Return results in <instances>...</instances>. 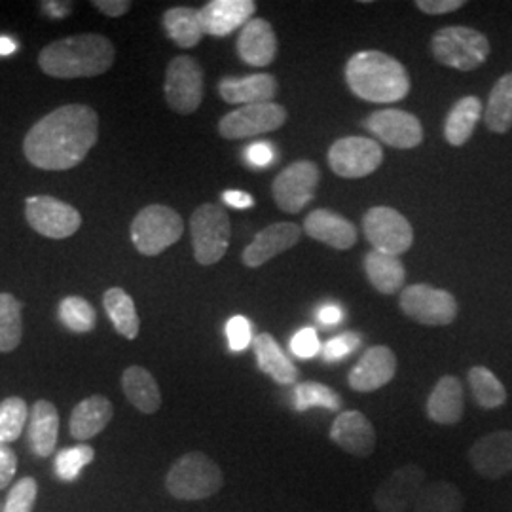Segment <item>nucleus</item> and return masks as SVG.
Instances as JSON below:
<instances>
[{
    "instance_id": "1",
    "label": "nucleus",
    "mask_w": 512,
    "mask_h": 512,
    "mask_svg": "<svg viewBox=\"0 0 512 512\" xmlns=\"http://www.w3.org/2000/svg\"><path fill=\"white\" fill-rule=\"evenodd\" d=\"M99 137V116L88 105H65L38 120L23 141L25 158L38 169L67 171L82 164Z\"/></svg>"
},
{
    "instance_id": "2",
    "label": "nucleus",
    "mask_w": 512,
    "mask_h": 512,
    "mask_svg": "<svg viewBox=\"0 0 512 512\" xmlns=\"http://www.w3.org/2000/svg\"><path fill=\"white\" fill-rule=\"evenodd\" d=\"M116 50L103 35H76L48 44L40 55L42 73L54 78H92L112 67Z\"/></svg>"
},
{
    "instance_id": "3",
    "label": "nucleus",
    "mask_w": 512,
    "mask_h": 512,
    "mask_svg": "<svg viewBox=\"0 0 512 512\" xmlns=\"http://www.w3.org/2000/svg\"><path fill=\"white\" fill-rule=\"evenodd\" d=\"M346 82L351 92L370 103H397L410 92V76L403 63L378 50L351 55Z\"/></svg>"
},
{
    "instance_id": "4",
    "label": "nucleus",
    "mask_w": 512,
    "mask_h": 512,
    "mask_svg": "<svg viewBox=\"0 0 512 512\" xmlns=\"http://www.w3.org/2000/svg\"><path fill=\"white\" fill-rule=\"evenodd\" d=\"M224 484L219 465L202 452H188L177 459L165 476V488L175 499L202 501L217 494Z\"/></svg>"
},
{
    "instance_id": "5",
    "label": "nucleus",
    "mask_w": 512,
    "mask_h": 512,
    "mask_svg": "<svg viewBox=\"0 0 512 512\" xmlns=\"http://www.w3.org/2000/svg\"><path fill=\"white\" fill-rule=\"evenodd\" d=\"M431 50L440 65L467 73L486 63L492 46L484 33L456 25L439 29L431 38Z\"/></svg>"
},
{
    "instance_id": "6",
    "label": "nucleus",
    "mask_w": 512,
    "mask_h": 512,
    "mask_svg": "<svg viewBox=\"0 0 512 512\" xmlns=\"http://www.w3.org/2000/svg\"><path fill=\"white\" fill-rule=\"evenodd\" d=\"M181 215L162 203H152L137 213L131 222V241L145 256H158L183 238Z\"/></svg>"
},
{
    "instance_id": "7",
    "label": "nucleus",
    "mask_w": 512,
    "mask_h": 512,
    "mask_svg": "<svg viewBox=\"0 0 512 512\" xmlns=\"http://www.w3.org/2000/svg\"><path fill=\"white\" fill-rule=\"evenodd\" d=\"M190 236L194 247V258L202 266H211L226 255L232 224L226 209L215 203H203L190 219Z\"/></svg>"
},
{
    "instance_id": "8",
    "label": "nucleus",
    "mask_w": 512,
    "mask_h": 512,
    "mask_svg": "<svg viewBox=\"0 0 512 512\" xmlns=\"http://www.w3.org/2000/svg\"><path fill=\"white\" fill-rule=\"evenodd\" d=\"M366 241L374 251L384 255L401 256L414 245L412 224L391 207H372L363 219Z\"/></svg>"
},
{
    "instance_id": "9",
    "label": "nucleus",
    "mask_w": 512,
    "mask_h": 512,
    "mask_svg": "<svg viewBox=\"0 0 512 512\" xmlns=\"http://www.w3.org/2000/svg\"><path fill=\"white\" fill-rule=\"evenodd\" d=\"M401 310L406 317L425 327H444L456 321L459 306L454 294L418 283L401 293Z\"/></svg>"
},
{
    "instance_id": "10",
    "label": "nucleus",
    "mask_w": 512,
    "mask_h": 512,
    "mask_svg": "<svg viewBox=\"0 0 512 512\" xmlns=\"http://www.w3.org/2000/svg\"><path fill=\"white\" fill-rule=\"evenodd\" d=\"M165 101L177 114H194L203 99V69L190 55H179L167 65Z\"/></svg>"
},
{
    "instance_id": "11",
    "label": "nucleus",
    "mask_w": 512,
    "mask_h": 512,
    "mask_svg": "<svg viewBox=\"0 0 512 512\" xmlns=\"http://www.w3.org/2000/svg\"><path fill=\"white\" fill-rule=\"evenodd\" d=\"M25 219L35 232L50 239L71 238L82 226V215L78 209L54 196L27 198Z\"/></svg>"
},
{
    "instance_id": "12",
    "label": "nucleus",
    "mask_w": 512,
    "mask_h": 512,
    "mask_svg": "<svg viewBox=\"0 0 512 512\" xmlns=\"http://www.w3.org/2000/svg\"><path fill=\"white\" fill-rule=\"evenodd\" d=\"M319 179V167L310 160H298L285 167L272 184L277 207L289 215L300 213L315 198Z\"/></svg>"
},
{
    "instance_id": "13",
    "label": "nucleus",
    "mask_w": 512,
    "mask_h": 512,
    "mask_svg": "<svg viewBox=\"0 0 512 512\" xmlns=\"http://www.w3.org/2000/svg\"><path fill=\"white\" fill-rule=\"evenodd\" d=\"M382 162V145L366 137L338 139L329 150L330 169L342 179H361L372 175Z\"/></svg>"
},
{
    "instance_id": "14",
    "label": "nucleus",
    "mask_w": 512,
    "mask_h": 512,
    "mask_svg": "<svg viewBox=\"0 0 512 512\" xmlns=\"http://www.w3.org/2000/svg\"><path fill=\"white\" fill-rule=\"evenodd\" d=\"M287 122V110L277 103H258L245 105L232 110L220 118V137L228 141L251 139L262 133H270L281 128Z\"/></svg>"
},
{
    "instance_id": "15",
    "label": "nucleus",
    "mask_w": 512,
    "mask_h": 512,
    "mask_svg": "<svg viewBox=\"0 0 512 512\" xmlns=\"http://www.w3.org/2000/svg\"><path fill=\"white\" fill-rule=\"evenodd\" d=\"M365 128L384 145L399 150L420 147L423 141L420 118L404 110L387 109L372 112L366 118Z\"/></svg>"
},
{
    "instance_id": "16",
    "label": "nucleus",
    "mask_w": 512,
    "mask_h": 512,
    "mask_svg": "<svg viewBox=\"0 0 512 512\" xmlns=\"http://www.w3.org/2000/svg\"><path fill=\"white\" fill-rule=\"evenodd\" d=\"M425 486V471L416 463L403 465L393 471L378 486L374 494V505L380 512H408Z\"/></svg>"
},
{
    "instance_id": "17",
    "label": "nucleus",
    "mask_w": 512,
    "mask_h": 512,
    "mask_svg": "<svg viewBox=\"0 0 512 512\" xmlns=\"http://www.w3.org/2000/svg\"><path fill=\"white\" fill-rule=\"evenodd\" d=\"M476 473L490 480L512 473V431H495L476 440L469 450Z\"/></svg>"
},
{
    "instance_id": "18",
    "label": "nucleus",
    "mask_w": 512,
    "mask_h": 512,
    "mask_svg": "<svg viewBox=\"0 0 512 512\" xmlns=\"http://www.w3.org/2000/svg\"><path fill=\"white\" fill-rule=\"evenodd\" d=\"M330 440L344 452L357 458H368L376 448V431L365 414L357 410L340 412L330 427Z\"/></svg>"
},
{
    "instance_id": "19",
    "label": "nucleus",
    "mask_w": 512,
    "mask_h": 512,
    "mask_svg": "<svg viewBox=\"0 0 512 512\" xmlns=\"http://www.w3.org/2000/svg\"><path fill=\"white\" fill-rule=\"evenodd\" d=\"M397 374V357L385 346H374L365 351L359 363L351 368L348 382L359 393H370L389 384Z\"/></svg>"
},
{
    "instance_id": "20",
    "label": "nucleus",
    "mask_w": 512,
    "mask_h": 512,
    "mask_svg": "<svg viewBox=\"0 0 512 512\" xmlns=\"http://www.w3.org/2000/svg\"><path fill=\"white\" fill-rule=\"evenodd\" d=\"M256 12L253 0H211L200 10L205 35L222 38L243 29Z\"/></svg>"
},
{
    "instance_id": "21",
    "label": "nucleus",
    "mask_w": 512,
    "mask_h": 512,
    "mask_svg": "<svg viewBox=\"0 0 512 512\" xmlns=\"http://www.w3.org/2000/svg\"><path fill=\"white\" fill-rule=\"evenodd\" d=\"M302 236L300 226L294 222H277L256 234L253 243L245 247L241 260L249 268H260L274 256L281 255L294 247Z\"/></svg>"
},
{
    "instance_id": "22",
    "label": "nucleus",
    "mask_w": 512,
    "mask_h": 512,
    "mask_svg": "<svg viewBox=\"0 0 512 512\" xmlns=\"http://www.w3.org/2000/svg\"><path fill=\"white\" fill-rule=\"evenodd\" d=\"M239 59L249 67H268L277 55V37L268 19L253 18L239 33Z\"/></svg>"
},
{
    "instance_id": "23",
    "label": "nucleus",
    "mask_w": 512,
    "mask_h": 512,
    "mask_svg": "<svg viewBox=\"0 0 512 512\" xmlns=\"http://www.w3.org/2000/svg\"><path fill=\"white\" fill-rule=\"evenodd\" d=\"M277 80L272 74L256 73L234 78L226 76L219 82V93L222 101L230 105H258V103H272L277 95Z\"/></svg>"
},
{
    "instance_id": "24",
    "label": "nucleus",
    "mask_w": 512,
    "mask_h": 512,
    "mask_svg": "<svg viewBox=\"0 0 512 512\" xmlns=\"http://www.w3.org/2000/svg\"><path fill=\"white\" fill-rule=\"evenodd\" d=\"M304 230L311 239L321 241L338 251H348L357 243L355 224L329 209L311 211L304 220Z\"/></svg>"
},
{
    "instance_id": "25",
    "label": "nucleus",
    "mask_w": 512,
    "mask_h": 512,
    "mask_svg": "<svg viewBox=\"0 0 512 512\" xmlns=\"http://www.w3.org/2000/svg\"><path fill=\"white\" fill-rule=\"evenodd\" d=\"M465 412L463 387L456 376H442L427 399V416L439 425H456Z\"/></svg>"
},
{
    "instance_id": "26",
    "label": "nucleus",
    "mask_w": 512,
    "mask_h": 512,
    "mask_svg": "<svg viewBox=\"0 0 512 512\" xmlns=\"http://www.w3.org/2000/svg\"><path fill=\"white\" fill-rule=\"evenodd\" d=\"M114 408L107 397L92 395L74 406L69 431L76 440H90L97 437L109 425Z\"/></svg>"
},
{
    "instance_id": "27",
    "label": "nucleus",
    "mask_w": 512,
    "mask_h": 512,
    "mask_svg": "<svg viewBox=\"0 0 512 512\" xmlns=\"http://www.w3.org/2000/svg\"><path fill=\"white\" fill-rule=\"evenodd\" d=\"M258 368L268 374L275 384L293 385L298 380V370L293 361L283 353L274 336L268 332L258 334L253 340Z\"/></svg>"
},
{
    "instance_id": "28",
    "label": "nucleus",
    "mask_w": 512,
    "mask_h": 512,
    "mask_svg": "<svg viewBox=\"0 0 512 512\" xmlns=\"http://www.w3.org/2000/svg\"><path fill=\"white\" fill-rule=\"evenodd\" d=\"M122 389L129 403L143 414H156L162 406V393L158 382L143 366H129L124 370Z\"/></svg>"
},
{
    "instance_id": "29",
    "label": "nucleus",
    "mask_w": 512,
    "mask_h": 512,
    "mask_svg": "<svg viewBox=\"0 0 512 512\" xmlns=\"http://www.w3.org/2000/svg\"><path fill=\"white\" fill-rule=\"evenodd\" d=\"M484 116L482 101L476 95L459 99L450 109L444 122V139L452 147H463L475 133L478 120Z\"/></svg>"
},
{
    "instance_id": "30",
    "label": "nucleus",
    "mask_w": 512,
    "mask_h": 512,
    "mask_svg": "<svg viewBox=\"0 0 512 512\" xmlns=\"http://www.w3.org/2000/svg\"><path fill=\"white\" fill-rule=\"evenodd\" d=\"M29 437L38 458H48L54 454L59 437V412L50 401H37L33 404Z\"/></svg>"
},
{
    "instance_id": "31",
    "label": "nucleus",
    "mask_w": 512,
    "mask_h": 512,
    "mask_svg": "<svg viewBox=\"0 0 512 512\" xmlns=\"http://www.w3.org/2000/svg\"><path fill=\"white\" fill-rule=\"evenodd\" d=\"M162 21H164L167 37L183 50L198 46L205 35L202 16H200V10L196 8H188V6L169 8Z\"/></svg>"
},
{
    "instance_id": "32",
    "label": "nucleus",
    "mask_w": 512,
    "mask_h": 512,
    "mask_svg": "<svg viewBox=\"0 0 512 512\" xmlns=\"http://www.w3.org/2000/svg\"><path fill=\"white\" fill-rule=\"evenodd\" d=\"M365 272L372 287L382 294H397L406 281V270L399 256L384 255L378 251L368 253Z\"/></svg>"
},
{
    "instance_id": "33",
    "label": "nucleus",
    "mask_w": 512,
    "mask_h": 512,
    "mask_svg": "<svg viewBox=\"0 0 512 512\" xmlns=\"http://www.w3.org/2000/svg\"><path fill=\"white\" fill-rule=\"evenodd\" d=\"M103 306L112 321V327L120 336H124L128 340H135L139 336L141 319H139L133 298L124 289H120V287L109 289L103 296Z\"/></svg>"
},
{
    "instance_id": "34",
    "label": "nucleus",
    "mask_w": 512,
    "mask_h": 512,
    "mask_svg": "<svg viewBox=\"0 0 512 512\" xmlns=\"http://www.w3.org/2000/svg\"><path fill=\"white\" fill-rule=\"evenodd\" d=\"M484 124L494 133H509L512 128V73L501 76L492 88L484 110Z\"/></svg>"
},
{
    "instance_id": "35",
    "label": "nucleus",
    "mask_w": 512,
    "mask_h": 512,
    "mask_svg": "<svg viewBox=\"0 0 512 512\" xmlns=\"http://www.w3.org/2000/svg\"><path fill=\"white\" fill-rule=\"evenodd\" d=\"M465 497L456 484L439 480L425 482L420 495L414 503V512H463Z\"/></svg>"
},
{
    "instance_id": "36",
    "label": "nucleus",
    "mask_w": 512,
    "mask_h": 512,
    "mask_svg": "<svg viewBox=\"0 0 512 512\" xmlns=\"http://www.w3.org/2000/svg\"><path fill=\"white\" fill-rule=\"evenodd\" d=\"M469 385L476 403L484 410H495L507 403V389L486 366H473L469 370Z\"/></svg>"
},
{
    "instance_id": "37",
    "label": "nucleus",
    "mask_w": 512,
    "mask_h": 512,
    "mask_svg": "<svg viewBox=\"0 0 512 512\" xmlns=\"http://www.w3.org/2000/svg\"><path fill=\"white\" fill-rule=\"evenodd\" d=\"M23 336L21 302L14 294L0 293V353L18 349Z\"/></svg>"
},
{
    "instance_id": "38",
    "label": "nucleus",
    "mask_w": 512,
    "mask_h": 512,
    "mask_svg": "<svg viewBox=\"0 0 512 512\" xmlns=\"http://www.w3.org/2000/svg\"><path fill=\"white\" fill-rule=\"evenodd\" d=\"M310 408H327L332 412H338L342 408V397L332 391L329 385L306 382L296 385L294 389V410L306 412Z\"/></svg>"
},
{
    "instance_id": "39",
    "label": "nucleus",
    "mask_w": 512,
    "mask_h": 512,
    "mask_svg": "<svg viewBox=\"0 0 512 512\" xmlns=\"http://www.w3.org/2000/svg\"><path fill=\"white\" fill-rule=\"evenodd\" d=\"M59 319L67 329L84 334L95 329L97 313L88 300L80 296H67L59 304Z\"/></svg>"
},
{
    "instance_id": "40",
    "label": "nucleus",
    "mask_w": 512,
    "mask_h": 512,
    "mask_svg": "<svg viewBox=\"0 0 512 512\" xmlns=\"http://www.w3.org/2000/svg\"><path fill=\"white\" fill-rule=\"evenodd\" d=\"M29 418L27 403L19 397H8L0 403V442L12 444L21 437Z\"/></svg>"
},
{
    "instance_id": "41",
    "label": "nucleus",
    "mask_w": 512,
    "mask_h": 512,
    "mask_svg": "<svg viewBox=\"0 0 512 512\" xmlns=\"http://www.w3.org/2000/svg\"><path fill=\"white\" fill-rule=\"evenodd\" d=\"M93 458H95V450L88 444L65 448L55 458V473L61 480L73 482L80 475V471L92 463Z\"/></svg>"
},
{
    "instance_id": "42",
    "label": "nucleus",
    "mask_w": 512,
    "mask_h": 512,
    "mask_svg": "<svg viewBox=\"0 0 512 512\" xmlns=\"http://www.w3.org/2000/svg\"><path fill=\"white\" fill-rule=\"evenodd\" d=\"M38 484L33 476H25L14 484L2 512H33L37 501Z\"/></svg>"
},
{
    "instance_id": "43",
    "label": "nucleus",
    "mask_w": 512,
    "mask_h": 512,
    "mask_svg": "<svg viewBox=\"0 0 512 512\" xmlns=\"http://www.w3.org/2000/svg\"><path fill=\"white\" fill-rule=\"evenodd\" d=\"M226 336H228V346L234 351H245L253 344V329H251V321L243 315H234L228 323H226Z\"/></svg>"
},
{
    "instance_id": "44",
    "label": "nucleus",
    "mask_w": 512,
    "mask_h": 512,
    "mask_svg": "<svg viewBox=\"0 0 512 512\" xmlns=\"http://www.w3.org/2000/svg\"><path fill=\"white\" fill-rule=\"evenodd\" d=\"M359 346H361V336L357 332H344V334L329 340L321 349V353H323L325 361L332 363V361H342Z\"/></svg>"
},
{
    "instance_id": "45",
    "label": "nucleus",
    "mask_w": 512,
    "mask_h": 512,
    "mask_svg": "<svg viewBox=\"0 0 512 512\" xmlns=\"http://www.w3.org/2000/svg\"><path fill=\"white\" fill-rule=\"evenodd\" d=\"M291 351H293L294 357L298 359H313L315 355L321 353V342H319V336L315 330L306 327V329H300L293 336L291 340Z\"/></svg>"
},
{
    "instance_id": "46",
    "label": "nucleus",
    "mask_w": 512,
    "mask_h": 512,
    "mask_svg": "<svg viewBox=\"0 0 512 512\" xmlns=\"http://www.w3.org/2000/svg\"><path fill=\"white\" fill-rule=\"evenodd\" d=\"M16 471H18V456L8 444L0 442V490L10 486Z\"/></svg>"
},
{
    "instance_id": "47",
    "label": "nucleus",
    "mask_w": 512,
    "mask_h": 512,
    "mask_svg": "<svg viewBox=\"0 0 512 512\" xmlns=\"http://www.w3.org/2000/svg\"><path fill=\"white\" fill-rule=\"evenodd\" d=\"M467 2L465 0H418L416 6L420 8L423 14L429 16H442V14H452L459 8H463Z\"/></svg>"
},
{
    "instance_id": "48",
    "label": "nucleus",
    "mask_w": 512,
    "mask_h": 512,
    "mask_svg": "<svg viewBox=\"0 0 512 512\" xmlns=\"http://www.w3.org/2000/svg\"><path fill=\"white\" fill-rule=\"evenodd\" d=\"M245 158L253 167H268V165L274 162L275 148L270 143H266V141L253 143L251 147L247 148Z\"/></svg>"
},
{
    "instance_id": "49",
    "label": "nucleus",
    "mask_w": 512,
    "mask_h": 512,
    "mask_svg": "<svg viewBox=\"0 0 512 512\" xmlns=\"http://www.w3.org/2000/svg\"><path fill=\"white\" fill-rule=\"evenodd\" d=\"M93 6H95L101 14L109 16V18H120V16L128 14L133 4H131L129 0H95Z\"/></svg>"
},
{
    "instance_id": "50",
    "label": "nucleus",
    "mask_w": 512,
    "mask_h": 512,
    "mask_svg": "<svg viewBox=\"0 0 512 512\" xmlns=\"http://www.w3.org/2000/svg\"><path fill=\"white\" fill-rule=\"evenodd\" d=\"M222 200H224L226 205L236 207V209H249V207L255 205L253 196L247 194V192H241V190H226V192L222 194Z\"/></svg>"
},
{
    "instance_id": "51",
    "label": "nucleus",
    "mask_w": 512,
    "mask_h": 512,
    "mask_svg": "<svg viewBox=\"0 0 512 512\" xmlns=\"http://www.w3.org/2000/svg\"><path fill=\"white\" fill-rule=\"evenodd\" d=\"M317 319H319L323 325H327V327L338 325V323L342 321V310H340L338 306H334V304H330V306H323V308L319 310Z\"/></svg>"
},
{
    "instance_id": "52",
    "label": "nucleus",
    "mask_w": 512,
    "mask_h": 512,
    "mask_svg": "<svg viewBox=\"0 0 512 512\" xmlns=\"http://www.w3.org/2000/svg\"><path fill=\"white\" fill-rule=\"evenodd\" d=\"M42 8L50 18L54 19L65 18L71 14V2H44Z\"/></svg>"
},
{
    "instance_id": "53",
    "label": "nucleus",
    "mask_w": 512,
    "mask_h": 512,
    "mask_svg": "<svg viewBox=\"0 0 512 512\" xmlns=\"http://www.w3.org/2000/svg\"><path fill=\"white\" fill-rule=\"evenodd\" d=\"M18 50V42L14 38L0 37V55H12Z\"/></svg>"
}]
</instances>
